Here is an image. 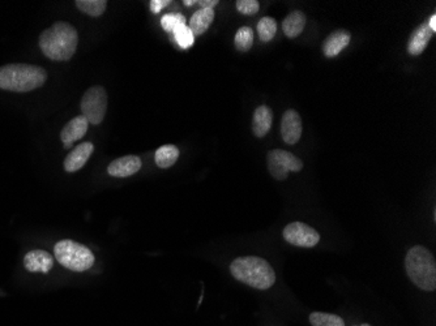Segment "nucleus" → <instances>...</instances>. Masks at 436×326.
Returning a JSON list of instances; mask_svg holds the SVG:
<instances>
[{"label": "nucleus", "instance_id": "9", "mask_svg": "<svg viewBox=\"0 0 436 326\" xmlns=\"http://www.w3.org/2000/svg\"><path fill=\"white\" fill-rule=\"evenodd\" d=\"M281 136L287 145H294L302 136V119L295 110H287L281 122Z\"/></svg>", "mask_w": 436, "mask_h": 326}, {"label": "nucleus", "instance_id": "2", "mask_svg": "<svg viewBox=\"0 0 436 326\" xmlns=\"http://www.w3.org/2000/svg\"><path fill=\"white\" fill-rule=\"evenodd\" d=\"M47 80V72L38 65L6 64L0 67V89L27 93L41 88Z\"/></svg>", "mask_w": 436, "mask_h": 326}, {"label": "nucleus", "instance_id": "21", "mask_svg": "<svg viewBox=\"0 0 436 326\" xmlns=\"http://www.w3.org/2000/svg\"><path fill=\"white\" fill-rule=\"evenodd\" d=\"M310 324L313 326H345L343 317L324 313V312H313L310 315Z\"/></svg>", "mask_w": 436, "mask_h": 326}, {"label": "nucleus", "instance_id": "8", "mask_svg": "<svg viewBox=\"0 0 436 326\" xmlns=\"http://www.w3.org/2000/svg\"><path fill=\"white\" fill-rule=\"evenodd\" d=\"M283 236L289 244L302 248H314L320 242V234L311 226L303 222H292L283 231Z\"/></svg>", "mask_w": 436, "mask_h": 326}, {"label": "nucleus", "instance_id": "7", "mask_svg": "<svg viewBox=\"0 0 436 326\" xmlns=\"http://www.w3.org/2000/svg\"><path fill=\"white\" fill-rule=\"evenodd\" d=\"M268 171L277 180L287 179L289 173H299L303 169V162L294 154L281 149H274L268 153Z\"/></svg>", "mask_w": 436, "mask_h": 326}, {"label": "nucleus", "instance_id": "13", "mask_svg": "<svg viewBox=\"0 0 436 326\" xmlns=\"http://www.w3.org/2000/svg\"><path fill=\"white\" fill-rule=\"evenodd\" d=\"M94 150V146L91 143H82L77 145L71 153L68 154L64 160V170L67 173H76L84 167V164L88 162L91 153Z\"/></svg>", "mask_w": 436, "mask_h": 326}, {"label": "nucleus", "instance_id": "25", "mask_svg": "<svg viewBox=\"0 0 436 326\" xmlns=\"http://www.w3.org/2000/svg\"><path fill=\"white\" fill-rule=\"evenodd\" d=\"M163 31L173 33L178 26L186 25V19L181 13H167L161 19Z\"/></svg>", "mask_w": 436, "mask_h": 326}, {"label": "nucleus", "instance_id": "10", "mask_svg": "<svg viewBox=\"0 0 436 326\" xmlns=\"http://www.w3.org/2000/svg\"><path fill=\"white\" fill-rule=\"evenodd\" d=\"M140 169L142 160L137 155H124L109 164L107 173L114 178H128L140 171Z\"/></svg>", "mask_w": 436, "mask_h": 326}, {"label": "nucleus", "instance_id": "28", "mask_svg": "<svg viewBox=\"0 0 436 326\" xmlns=\"http://www.w3.org/2000/svg\"><path fill=\"white\" fill-rule=\"evenodd\" d=\"M197 4L202 8H212L213 10L214 6L218 4V0H200V1H197Z\"/></svg>", "mask_w": 436, "mask_h": 326}, {"label": "nucleus", "instance_id": "3", "mask_svg": "<svg viewBox=\"0 0 436 326\" xmlns=\"http://www.w3.org/2000/svg\"><path fill=\"white\" fill-rule=\"evenodd\" d=\"M230 273L236 281L257 290H268L276 282V273L272 265L266 260L256 256L235 258L230 264Z\"/></svg>", "mask_w": 436, "mask_h": 326}, {"label": "nucleus", "instance_id": "18", "mask_svg": "<svg viewBox=\"0 0 436 326\" xmlns=\"http://www.w3.org/2000/svg\"><path fill=\"white\" fill-rule=\"evenodd\" d=\"M305 13L301 10H294L283 21V31L287 38H296L305 29Z\"/></svg>", "mask_w": 436, "mask_h": 326}, {"label": "nucleus", "instance_id": "6", "mask_svg": "<svg viewBox=\"0 0 436 326\" xmlns=\"http://www.w3.org/2000/svg\"><path fill=\"white\" fill-rule=\"evenodd\" d=\"M82 116L93 125L101 124L107 110V93L103 86H91L82 95L80 102Z\"/></svg>", "mask_w": 436, "mask_h": 326}, {"label": "nucleus", "instance_id": "20", "mask_svg": "<svg viewBox=\"0 0 436 326\" xmlns=\"http://www.w3.org/2000/svg\"><path fill=\"white\" fill-rule=\"evenodd\" d=\"M76 7L91 17H100L107 8L106 0H76Z\"/></svg>", "mask_w": 436, "mask_h": 326}, {"label": "nucleus", "instance_id": "19", "mask_svg": "<svg viewBox=\"0 0 436 326\" xmlns=\"http://www.w3.org/2000/svg\"><path fill=\"white\" fill-rule=\"evenodd\" d=\"M178 158H179V149L172 143H167V145H163L161 148H158L156 152V155H154L156 164L161 169L172 167L174 163L178 161Z\"/></svg>", "mask_w": 436, "mask_h": 326}, {"label": "nucleus", "instance_id": "27", "mask_svg": "<svg viewBox=\"0 0 436 326\" xmlns=\"http://www.w3.org/2000/svg\"><path fill=\"white\" fill-rule=\"evenodd\" d=\"M172 1L170 0H152L151 3H149V6H151V10H152L153 13H160L163 8L165 7H167L169 4H170Z\"/></svg>", "mask_w": 436, "mask_h": 326}, {"label": "nucleus", "instance_id": "16", "mask_svg": "<svg viewBox=\"0 0 436 326\" xmlns=\"http://www.w3.org/2000/svg\"><path fill=\"white\" fill-rule=\"evenodd\" d=\"M273 123V114L268 106H259L254 112L253 131L256 137L262 139L269 132Z\"/></svg>", "mask_w": 436, "mask_h": 326}, {"label": "nucleus", "instance_id": "1", "mask_svg": "<svg viewBox=\"0 0 436 326\" xmlns=\"http://www.w3.org/2000/svg\"><path fill=\"white\" fill-rule=\"evenodd\" d=\"M77 43L79 34L76 28L64 21L55 22L40 36L42 52L51 61H70L76 52Z\"/></svg>", "mask_w": 436, "mask_h": 326}, {"label": "nucleus", "instance_id": "14", "mask_svg": "<svg viewBox=\"0 0 436 326\" xmlns=\"http://www.w3.org/2000/svg\"><path fill=\"white\" fill-rule=\"evenodd\" d=\"M352 34L347 31H336L328 36L323 43V52L326 58H335L350 43Z\"/></svg>", "mask_w": 436, "mask_h": 326}, {"label": "nucleus", "instance_id": "31", "mask_svg": "<svg viewBox=\"0 0 436 326\" xmlns=\"http://www.w3.org/2000/svg\"><path fill=\"white\" fill-rule=\"evenodd\" d=\"M356 326V325H354ZM358 326H371V325H368V324H362V325H358Z\"/></svg>", "mask_w": 436, "mask_h": 326}, {"label": "nucleus", "instance_id": "4", "mask_svg": "<svg viewBox=\"0 0 436 326\" xmlns=\"http://www.w3.org/2000/svg\"><path fill=\"white\" fill-rule=\"evenodd\" d=\"M406 273L414 285L433 293L436 288V261L434 255L422 245H414L405 257Z\"/></svg>", "mask_w": 436, "mask_h": 326}, {"label": "nucleus", "instance_id": "17", "mask_svg": "<svg viewBox=\"0 0 436 326\" xmlns=\"http://www.w3.org/2000/svg\"><path fill=\"white\" fill-rule=\"evenodd\" d=\"M214 20V10L212 8H202L195 12L190 20L188 28L191 29L193 36H202Z\"/></svg>", "mask_w": 436, "mask_h": 326}, {"label": "nucleus", "instance_id": "11", "mask_svg": "<svg viewBox=\"0 0 436 326\" xmlns=\"http://www.w3.org/2000/svg\"><path fill=\"white\" fill-rule=\"evenodd\" d=\"M88 125H89V122L82 115L76 116L75 119L67 123L61 132V139L64 143V148L70 149L73 143L82 139L88 131Z\"/></svg>", "mask_w": 436, "mask_h": 326}, {"label": "nucleus", "instance_id": "30", "mask_svg": "<svg viewBox=\"0 0 436 326\" xmlns=\"http://www.w3.org/2000/svg\"><path fill=\"white\" fill-rule=\"evenodd\" d=\"M184 4H186L187 7H191L193 4H197V1H196V0H190V1H188V0H186V1H184Z\"/></svg>", "mask_w": 436, "mask_h": 326}, {"label": "nucleus", "instance_id": "26", "mask_svg": "<svg viewBox=\"0 0 436 326\" xmlns=\"http://www.w3.org/2000/svg\"><path fill=\"white\" fill-rule=\"evenodd\" d=\"M259 1L256 0H238L236 1V10L246 16H253L259 12Z\"/></svg>", "mask_w": 436, "mask_h": 326}, {"label": "nucleus", "instance_id": "24", "mask_svg": "<svg viewBox=\"0 0 436 326\" xmlns=\"http://www.w3.org/2000/svg\"><path fill=\"white\" fill-rule=\"evenodd\" d=\"M175 42L182 47V49H190L195 42V36H193L191 29L187 25H181L173 31Z\"/></svg>", "mask_w": 436, "mask_h": 326}, {"label": "nucleus", "instance_id": "15", "mask_svg": "<svg viewBox=\"0 0 436 326\" xmlns=\"http://www.w3.org/2000/svg\"><path fill=\"white\" fill-rule=\"evenodd\" d=\"M433 31L428 28L427 24H423L421 26H418L416 31H413V34L410 36L409 42H407V52L413 56H418L422 52H425V49L428 45V42L433 37Z\"/></svg>", "mask_w": 436, "mask_h": 326}, {"label": "nucleus", "instance_id": "23", "mask_svg": "<svg viewBox=\"0 0 436 326\" xmlns=\"http://www.w3.org/2000/svg\"><path fill=\"white\" fill-rule=\"evenodd\" d=\"M277 31V22L272 17H263L257 24V33L263 42H269L273 40Z\"/></svg>", "mask_w": 436, "mask_h": 326}, {"label": "nucleus", "instance_id": "29", "mask_svg": "<svg viewBox=\"0 0 436 326\" xmlns=\"http://www.w3.org/2000/svg\"><path fill=\"white\" fill-rule=\"evenodd\" d=\"M427 25H428V28L431 29L433 33H435L436 31V15H433L431 17H430V21L427 22Z\"/></svg>", "mask_w": 436, "mask_h": 326}, {"label": "nucleus", "instance_id": "5", "mask_svg": "<svg viewBox=\"0 0 436 326\" xmlns=\"http://www.w3.org/2000/svg\"><path fill=\"white\" fill-rule=\"evenodd\" d=\"M54 255L61 265L77 273L91 269L96 263V257L88 247L70 239L58 242L54 247Z\"/></svg>", "mask_w": 436, "mask_h": 326}, {"label": "nucleus", "instance_id": "12", "mask_svg": "<svg viewBox=\"0 0 436 326\" xmlns=\"http://www.w3.org/2000/svg\"><path fill=\"white\" fill-rule=\"evenodd\" d=\"M24 266L31 273H49L54 267L52 255L42 249H34L24 257Z\"/></svg>", "mask_w": 436, "mask_h": 326}, {"label": "nucleus", "instance_id": "22", "mask_svg": "<svg viewBox=\"0 0 436 326\" xmlns=\"http://www.w3.org/2000/svg\"><path fill=\"white\" fill-rule=\"evenodd\" d=\"M235 49L238 52H247L254 43V31L250 26H242L235 34Z\"/></svg>", "mask_w": 436, "mask_h": 326}]
</instances>
